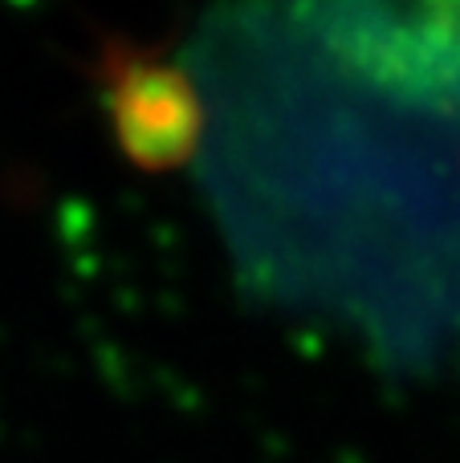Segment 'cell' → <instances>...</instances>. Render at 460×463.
Segmentation results:
<instances>
[{
    "label": "cell",
    "mask_w": 460,
    "mask_h": 463,
    "mask_svg": "<svg viewBox=\"0 0 460 463\" xmlns=\"http://www.w3.org/2000/svg\"><path fill=\"white\" fill-rule=\"evenodd\" d=\"M106 98H110L122 146L135 159L159 167V163H176L187 155L200 118H196V102L184 78L171 65L122 53L110 65Z\"/></svg>",
    "instance_id": "1"
}]
</instances>
